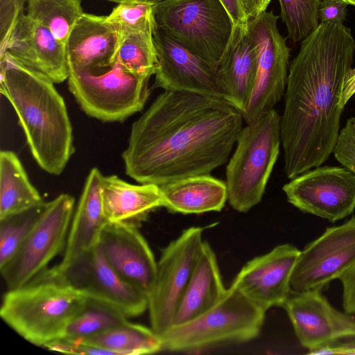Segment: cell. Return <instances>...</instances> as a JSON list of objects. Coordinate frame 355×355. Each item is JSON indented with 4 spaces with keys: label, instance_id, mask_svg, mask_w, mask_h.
I'll return each instance as SVG.
<instances>
[{
    "label": "cell",
    "instance_id": "cell-45",
    "mask_svg": "<svg viewBox=\"0 0 355 355\" xmlns=\"http://www.w3.org/2000/svg\"><path fill=\"white\" fill-rule=\"evenodd\" d=\"M343 1H345L348 5L355 6V0H343Z\"/></svg>",
    "mask_w": 355,
    "mask_h": 355
},
{
    "label": "cell",
    "instance_id": "cell-27",
    "mask_svg": "<svg viewBox=\"0 0 355 355\" xmlns=\"http://www.w3.org/2000/svg\"><path fill=\"white\" fill-rule=\"evenodd\" d=\"M80 340L108 350L112 355L148 354L162 350V339L151 328L129 321Z\"/></svg>",
    "mask_w": 355,
    "mask_h": 355
},
{
    "label": "cell",
    "instance_id": "cell-37",
    "mask_svg": "<svg viewBox=\"0 0 355 355\" xmlns=\"http://www.w3.org/2000/svg\"><path fill=\"white\" fill-rule=\"evenodd\" d=\"M18 17L15 0H1V49L7 43Z\"/></svg>",
    "mask_w": 355,
    "mask_h": 355
},
{
    "label": "cell",
    "instance_id": "cell-19",
    "mask_svg": "<svg viewBox=\"0 0 355 355\" xmlns=\"http://www.w3.org/2000/svg\"><path fill=\"white\" fill-rule=\"evenodd\" d=\"M321 291L292 292L283 306L298 340L309 352L347 337L346 313L333 307Z\"/></svg>",
    "mask_w": 355,
    "mask_h": 355
},
{
    "label": "cell",
    "instance_id": "cell-23",
    "mask_svg": "<svg viewBox=\"0 0 355 355\" xmlns=\"http://www.w3.org/2000/svg\"><path fill=\"white\" fill-rule=\"evenodd\" d=\"M216 69L231 103L242 112L252 92L257 70V49L248 34L247 26H234Z\"/></svg>",
    "mask_w": 355,
    "mask_h": 355
},
{
    "label": "cell",
    "instance_id": "cell-10",
    "mask_svg": "<svg viewBox=\"0 0 355 355\" xmlns=\"http://www.w3.org/2000/svg\"><path fill=\"white\" fill-rule=\"evenodd\" d=\"M278 16L263 11L250 18L247 32L257 49L255 82L242 114L246 124L274 109L284 94L291 49L279 32Z\"/></svg>",
    "mask_w": 355,
    "mask_h": 355
},
{
    "label": "cell",
    "instance_id": "cell-36",
    "mask_svg": "<svg viewBox=\"0 0 355 355\" xmlns=\"http://www.w3.org/2000/svg\"><path fill=\"white\" fill-rule=\"evenodd\" d=\"M347 5L343 0H322L318 12L320 23L343 24Z\"/></svg>",
    "mask_w": 355,
    "mask_h": 355
},
{
    "label": "cell",
    "instance_id": "cell-43",
    "mask_svg": "<svg viewBox=\"0 0 355 355\" xmlns=\"http://www.w3.org/2000/svg\"><path fill=\"white\" fill-rule=\"evenodd\" d=\"M346 323L347 327V338H355V315L346 313Z\"/></svg>",
    "mask_w": 355,
    "mask_h": 355
},
{
    "label": "cell",
    "instance_id": "cell-39",
    "mask_svg": "<svg viewBox=\"0 0 355 355\" xmlns=\"http://www.w3.org/2000/svg\"><path fill=\"white\" fill-rule=\"evenodd\" d=\"M349 340L340 341L336 340L329 344L322 346L315 350L308 352L309 354H347L355 355V338H347Z\"/></svg>",
    "mask_w": 355,
    "mask_h": 355
},
{
    "label": "cell",
    "instance_id": "cell-6",
    "mask_svg": "<svg viewBox=\"0 0 355 355\" xmlns=\"http://www.w3.org/2000/svg\"><path fill=\"white\" fill-rule=\"evenodd\" d=\"M265 311L232 285L213 307L161 336L162 350L197 352L223 344L244 343L259 334Z\"/></svg>",
    "mask_w": 355,
    "mask_h": 355
},
{
    "label": "cell",
    "instance_id": "cell-32",
    "mask_svg": "<svg viewBox=\"0 0 355 355\" xmlns=\"http://www.w3.org/2000/svg\"><path fill=\"white\" fill-rule=\"evenodd\" d=\"M322 0H279L280 17L293 42L302 41L320 24L318 12Z\"/></svg>",
    "mask_w": 355,
    "mask_h": 355
},
{
    "label": "cell",
    "instance_id": "cell-1",
    "mask_svg": "<svg viewBox=\"0 0 355 355\" xmlns=\"http://www.w3.org/2000/svg\"><path fill=\"white\" fill-rule=\"evenodd\" d=\"M243 121L225 99L164 91L132 123L122 154L125 173L159 186L210 174L227 162Z\"/></svg>",
    "mask_w": 355,
    "mask_h": 355
},
{
    "label": "cell",
    "instance_id": "cell-14",
    "mask_svg": "<svg viewBox=\"0 0 355 355\" xmlns=\"http://www.w3.org/2000/svg\"><path fill=\"white\" fill-rule=\"evenodd\" d=\"M282 189L294 207L331 222L355 209V175L344 166L313 168L291 179Z\"/></svg>",
    "mask_w": 355,
    "mask_h": 355
},
{
    "label": "cell",
    "instance_id": "cell-28",
    "mask_svg": "<svg viewBox=\"0 0 355 355\" xmlns=\"http://www.w3.org/2000/svg\"><path fill=\"white\" fill-rule=\"evenodd\" d=\"M26 15L46 27L66 46L77 21L84 14L81 0H26Z\"/></svg>",
    "mask_w": 355,
    "mask_h": 355
},
{
    "label": "cell",
    "instance_id": "cell-20",
    "mask_svg": "<svg viewBox=\"0 0 355 355\" xmlns=\"http://www.w3.org/2000/svg\"><path fill=\"white\" fill-rule=\"evenodd\" d=\"M120 36L106 16L85 13L74 25L66 43L69 69L97 74L114 63Z\"/></svg>",
    "mask_w": 355,
    "mask_h": 355
},
{
    "label": "cell",
    "instance_id": "cell-15",
    "mask_svg": "<svg viewBox=\"0 0 355 355\" xmlns=\"http://www.w3.org/2000/svg\"><path fill=\"white\" fill-rule=\"evenodd\" d=\"M153 36L158 59L154 87L214 96L231 102L216 67L157 24Z\"/></svg>",
    "mask_w": 355,
    "mask_h": 355
},
{
    "label": "cell",
    "instance_id": "cell-2",
    "mask_svg": "<svg viewBox=\"0 0 355 355\" xmlns=\"http://www.w3.org/2000/svg\"><path fill=\"white\" fill-rule=\"evenodd\" d=\"M354 52L349 28L320 23L289 64L281 116L288 178L321 166L333 153L340 131L343 85Z\"/></svg>",
    "mask_w": 355,
    "mask_h": 355
},
{
    "label": "cell",
    "instance_id": "cell-41",
    "mask_svg": "<svg viewBox=\"0 0 355 355\" xmlns=\"http://www.w3.org/2000/svg\"><path fill=\"white\" fill-rule=\"evenodd\" d=\"M355 94V67L351 68L345 78L339 105L342 109L349 101V100Z\"/></svg>",
    "mask_w": 355,
    "mask_h": 355
},
{
    "label": "cell",
    "instance_id": "cell-18",
    "mask_svg": "<svg viewBox=\"0 0 355 355\" xmlns=\"http://www.w3.org/2000/svg\"><path fill=\"white\" fill-rule=\"evenodd\" d=\"M15 59L36 69L53 83L67 80L69 73L66 46L44 26L21 12L0 55Z\"/></svg>",
    "mask_w": 355,
    "mask_h": 355
},
{
    "label": "cell",
    "instance_id": "cell-7",
    "mask_svg": "<svg viewBox=\"0 0 355 355\" xmlns=\"http://www.w3.org/2000/svg\"><path fill=\"white\" fill-rule=\"evenodd\" d=\"M155 19L173 39L216 67L234 26L219 0H164L156 4Z\"/></svg>",
    "mask_w": 355,
    "mask_h": 355
},
{
    "label": "cell",
    "instance_id": "cell-35",
    "mask_svg": "<svg viewBox=\"0 0 355 355\" xmlns=\"http://www.w3.org/2000/svg\"><path fill=\"white\" fill-rule=\"evenodd\" d=\"M44 347L54 352L83 355H112L106 349L81 340L62 338L46 344Z\"/></svg>",
    "mask_w": 355,
    "mask_h": 355
},
{
    "label": "cell",
    "instance_id": "cell-22",
    "mask_svg": "<svg viewBox=\"0 0 355 355\" xmlns=\"http://www.w3.org/2000/svg\"><path fill=\"white\" fill-rule=\"evenodd\" d=\"M103 178L97 168L89 171L73 212L60 263H67L98 244L101 232L107 223L101 196Z\"/></svg>",
    "mask_w": 355,
    "mask_h": 355
},
{
    "label": "cell",
    "instance_id": "cell-9",
    "mask_svg": "<svg viewBox=\"0 0 355 355\" xmlns=\"http://www.w3.org/2000/svg\"><path fill=\"white\" fill-rule=\"evenodd\" d=\"M74 198L62 193L45 202L39 218L10 261L0 271L9 289L20 287L48 268L66 247L74 212Z\"/></svg>",
    "mask_w": 355,
    "mask_h": 355
},
{
    "label": "cell",
    "instance_id": "cell-30",
    "mask_svg": "<svg viewBox=\"0 0 355 355\" xmlns=\"http://www.w3.org/2000/svg\"><path fill=\"white\" fill-rule=\"evenodd\" d=\"M127 322L128 318L115 308L94 300L87 299L85 308L68 326L64 338L72 340L85 339Z\"/></svg>",
    "mask_w": 355,
    "mask_h": 355
},
{
    "label": "cell",
    "instance_id": "cell-44",
    "mask_svg": "<svg viewBox=\"0 0 355 355\" xmlns=\"http://www.w3.org/2000/svg\"><path fill=\"white\" fill-rule=\"evenodd\" d=\"M105 1L119 3H121L123 1H131V0H105ZM136 1H145V2L157 4V3H160L164 0H136Z\"/></svg>",
    "mask_w": 355,
    "mask_h": 355
},
{
    "label": "cell",
    "instance_id": "cell-38",
    "mask_svg": "<svg viewBox=\"0 0 355 355\" xmlns=\"http://www.w3.org/2000/svg\"><path fill=\"white\" fill-rule=\"evenodd\" d=\"M343 286V307L345 313L355 315V265L340 279Z\"/></svg>",
    "mask_w": 355,
    "mask_h": 355
},
{
    "label": "cell",
    "instance_id": "cell-17",
    "mask_svg": "<svg viewBox=\"0 0 355 355\" xmlns=\"http://www.w3.org/2000/svg\"><path fill=\"white\" fill-rule=\"evenodd\" d=\"M98 245L114 271L127 284L148 296L155 281L157 261L138 227L107 223Z\"/></svg>",
    "mask_w": 355,
    "mask_h": 355
},
{
    "label": "cell",
    "instance_id": "cell-13",
    "mask_svg": "<svg viewBox=\"0 0 355 355\" xmlns=\"http://www.w3.org/2000/svg\"><path fill=\"white\" fill-rule=\"evenodd\" d=\"M355 265V216L326 228L300 253L291 277L293 293L321 290Z\"/></svg>",
    "mask_w": 355,
    "mask_h": 355
},
{
    "label": "cell",
    "instance_id": "cell-34",
    "mask_svg": "<svg viewBox=\"0 0 355 355\" xmlns=\"http://www.w3.org/2000/svg\"><path fill=\"white\" fill-rule=\"evenodd\" d=\"M333 153L343 166L355 175V117L348 119L340 131Z\"/></svg>",
    "mask_w": 355,
    "mask_h": 355
},
{
    "label": "cell",
    "instance_id": "cell-26",
    "mask_svg": "<svg viewBox=\"0 0 355 355\" xmlns=\"http://www.w3.org/2000/svg\"><path fill=\"white\" fill-rule=\"evenodd\" d=\"M38 191L30 182L15 153H0V220L42 206Z\"/></svg>",
    "mask_w": 355,
    "mask_h": 355
},
{
    "label": "cell",
    "instance_id": "cell-5",
    "mask_svg": "<svg viewBox=\"0 0 355 355\" xmlns=\"http://www.w3.org/2000/svg\"><path fill=\"white\" fill-rule=\"evenodd\" d=\"M281 116L272 109L243 128L226 166L227 201L246 212L261 200L279 154Z\"/></svg>",
    "mask_w": 355,
    "mask_h": 355
},
{
    "label": "cell",
    "instance_id": "cell-4",
    "mask_svg": "<svg viewBox=\"0 0 355 355\" xmlns=\"http://www.w3.org/2000/svg\"><path fill=\"white\" fill-rule=\"evenodd\" d=\"M87 299L43 271L27 284L4 294L1 319L28 342L44 347L64 338Z\"/></svg>",
    "mask_w": 355,
    "mask_h": 355
},
{
    "label": "cell",
    "instance_id": "cell-24",
    "mask_svg": "<svg viewBox=\"0 0 355 355\" xmlns=\"http://www.w3.org/2000/svg\"><path fill=\"white\" fill-rule=\"evenodd\" d=\"M226 291L216 254L210 245L205 241L178 304L173 324L186 322L204 313L222 299Z\"/></svg>",
    "mask_w": 355,
    "mask_h": 355
},
{
    "label": "cell",
    "instance_id": "cell-11",
    "mask_svg": "<svg viewBox=\"0 0 355 355\" xmlns=\"http://www.w3.org/2000/svg\"><path fill=\"white\" fill-rule=\"evenodd\" d=\"M202 228L184 230L165 247L157 262L153 286L148 295L150 328L159 336L174 322L175 315L201 253Z\"/></svg>",
    "mask_w": 355,
    "mask_h": 355
},
{
    "label": "cell",
    "instance_id": "cell-42",
    "mask_svg": "<svg viewBox=\"0 0 355 355\" xmlns=\"http://www.w3.org/2000/svg\"><path fill=\"white\" fill-rule=\"evenodd\" d=\"M248 19L254 17L266 10L270 0H241Z\"/></svg>",
    "mask_w": 355,
    "mask_h": 355
},
{
    "label": "cell",
    "instance_id": "cell-31",
    "mask_svg": "<svg viewBox=\"0 0 355 355\" xmlns=\"http://www.w3.org/2000/svg\"><path fill=\"white\" fill-rule=\"evenodd\" d=\"M156 4L136 0L118 3L106 16L120 37L137 32H153Z\"/></svg>",
    "mask_w": 355,
    "mask_h": 355
},
{
    "label": "cell",
    "instance_id": "cell-25",
    "mask_svg": "<svg viewBox=\"0 0 355 355\" xmlns=\"http://www.w3.org/2000/svg\"><path fill=\"white\" fill-rule=\"evenodd\" d=\"M164 207L183 214L220 211L227 200L226 182L208 175L184 178L159 185Z\"/></svg>",
    "mask_w": 355,
    "mask_h": 355
},
{
    "label": "cell",
    "instance_id": "cell-16",
    "mask_svg": "<svg viewBox=\"0 0 355 355\" xmlns=\"http://www.w3.org/2000/svg\"><path fill=\"white\" fill-rule=\"evenodd\" d=\"M300 250L295 245H277L247 262L232 285L265 312L283 306L292 291L291 277Z\"/></svg>",
    "mask_w": 355,
    "mask_h": 355
},
{
    "label": "cell",
    "instance_id": "cell-3",
    "mask_svg": "<svg viewBox=\"0 0 355 355\" xmlns=\"http://www.w3.org/2000/svg\"><path fill=\"white\" fill-rule=\"evenodd\" d=\"M0 91L12 105L42 169L58 175L74 153L71 123L54 83L9 53L0 55Z\"/></svg>",
    "mask_w": 355,
    "mask_h": 355
},
{
    "label": "cell",
    "instance_id": "cell-8",
    "mask_svg": "<svg viewBox=\"0 0 355 355\" xmlns=\"http://www.w3.org/2000/svg\"><path fill=\"white\" fill-rule=\"evenodd\" d=\"M67 80L83 110L107 122H121L141 111L150 94L149 79L130 72L116 60L97 74L69 69Z\"/></svg>",
    "mask_w": 355,
    "mask_h": 355
},
{
    "label": "cell",
    "instance_id": "cell-29",
    "mask_svg": "<svg viewBox=\"0 0 355 355\" xmlns=\"http://www.w3.org/2000/svg\"><path fill=\"white\" fill-rule=\"evenodd\" d=\"M153 33L137 32L120 37L115 60L130 72L150 79L158 66Z\"/></svg>",
    "mask_w": 355,
    "mask_h": 355
},
{
    "label": "cell",
    "instance_id": "cell-40",
    "mask_svg": "<svg viewBox=\"0 0 355 355\" xmlns=\"http://www.w3.org/2000/svg\"><path fill=\"white\" fill-rule=\"evenodd\" d=\"M234 25L247 26L248 19L241 0H219Z\"/></svg>",
    "mask_w": 355,
    "mask_h": 355
},
{
    "label": "cell",
    "instance_id": "cell-21",
    "mask_svg": "<svg viewBox=\"0 0 355 355\" xmlns=\"http://www.w3.org/2000/svg\"><path fill=\"white\" fill-rule=\"evenodd\" d=\"M101 196L107 223L139 227L152 211L164 207L159 185L133 184L116 175H103Z\"/></svg>",
    "mask_w": 355,
    "mask_h": 355
},
{
    "label": "cell",
    "instance_id": "cell-33",
    "mask_svg": "<svg viewBox=\"0 0 355 355\" xmlns=\"http://www.w3.org/2000/svg\"><path fill=\"white\" fill-rule=\"evenodd\" d=\"M44 205L0 220V268L10 261L25 240Z\"/></svg>",
    "mask_w": 355,
    "mask_h": 355
},
{
    "label": "cell",
    "instance_id": "cell-12",
    "mask_svg": "<svg viewBox=\"0 0 355 355\" xmlns=\"http://www.w3.org/2000/svg\"><path fill=\"white\" fill-rule=\"evenodd\" d=\"M44 271L86 298L108 304L128 318L148 309V296L114 271L98 244L72 261Z\"/></svg>",
    "mask_w": 355,
    "mask_h": 355
}]
</instances>
